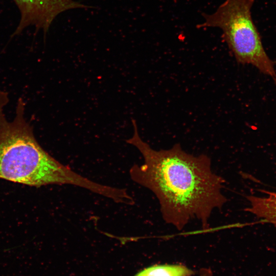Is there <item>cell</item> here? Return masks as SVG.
Masks as SVG:
<instances>
[{"label": "cell", "instance_id": "obj_2", "mask_svg": "<svg viewBox=\"0 0 276 276\" xmlns=\"http://www.w3.org/2000/svg\"><path fill=\"white\" fill-rule=\"evenodd\" d=\"M8 101V93L0 90V178L36 187L72 185L104 194L105 185L77 173L42 148L26 119L21 98L17 101L14 118L8 121L4 110Z\"/></svg>", "mask_w": 276, "mask_h": 276}, {"label": "cell", "instance_id": "obj_6", "mask_svg": "<svg viewBox=\"0 0 276 276\" xmlns=\"http://www.w3.org/2000/svg\"><path fill=\"white\" fill-rule=\"evenodd\" d=\"M194 271L181 264L154 265L147 267L134 276H192Z\"/></svg>", "mask_w": 276, "mask_h": 276}, {"label": "cell", "instance_id": "obj_4", "mask_svg": "<svg viewBox=\"0 0 276 276\" xmlns=\"http://www.w3.org/2000/svg\"><path fill=\"white\" fill-rule=\"evenodd\" d=\"M20 13V19L14 34L34 26L46 32L60 13L86 6L76 0H13Z\"/></svg>", "mask_w": 276, "mask_h": 276}, {"label": "cell", "instance_id": "obj_7", "mask_svg": "<svg viewBox=\"0 0 276 276\" xmlns=\"http://www.w3.org/2000/svg\"><path fill=\"white\" fill-rule=\"evenodd\" d=\"M199 276H212V272L208 268H203L200 270Z\"/></svg>", "mask_w": 276, "mask_h": 276}, {"label": "cell", "instance_id": "obj_1", "mask_svg": "<svg viewBox=\"0 0 276 276\" xmlns=\"http://www.w3.org/2000/svg\"><path fill=\"white\" fill-rule=\"evenodd\" d=\"M132 123L133 134L126 142L139 150L144 163L130 168L131 179L155 195L166 223L181 230L196 218L208 228L213 211L227 201L222 192L224 179L212 171L210 158L189 154L179 143L154 150L141 138L135 120Z\"/></svg>", "mask_w": 276, "mask_h": 276}, {"label": "cell", "instance_id": "obj_5", "mask_svg": "<svg viewBox=\"0 0 276 276\" xmlns=\"http://www.w3.org/2000/svg\"><path fill=\"white\" fill-rule=\"evenodd\" d=\"M248 199L250 205L246 211L276 226V190L265 191L260 196H250Z\"/></svg>", "mask_w": 276, "mask_h": 276}, {"label": "cell", "instance_id": "obj_9", "mask_svg": "<svg viewBox=\"0 0 276 276\" xmlns=\"http://www.w3.org/2000/svg\"><path fill=\"white\" fill-rule=\"evenodd\" d=\"M274 62V63H275V64H276V61H275V62Z\"/></svg>", "mask_w": 276, "mask_h": 276}, {"label": "cell", "instance_id": "obj_3", "mask_svg": "<svg viewBox=\"0 0 276 276\" xmlns=\"http://www.w3.org/2000/svg\"><path fill=\"white\" fill-rule=\"evenodd\" d=\"M255 0H225L211 14H202L198 28H217L237 62L251 64L262 73L276 77L274 62L267 54L251 16Z\"/></svg>", "mask_w": 276, "mask_h": 276}, {"label": "cell", "instance_id": "obj_8", "mask_svg": "<svg viewBox=\"0 0 276 276\" xmlns=\"http://www.w3.org/2000/svg\"><path fill=\"white\" fill-rule=\"evenodd\" d=\"M273 79L274 82V83H275V84L276 85V77H274Z\"/></svg>", "mask_w": 276, "mask_h": 276}]
</instances>
